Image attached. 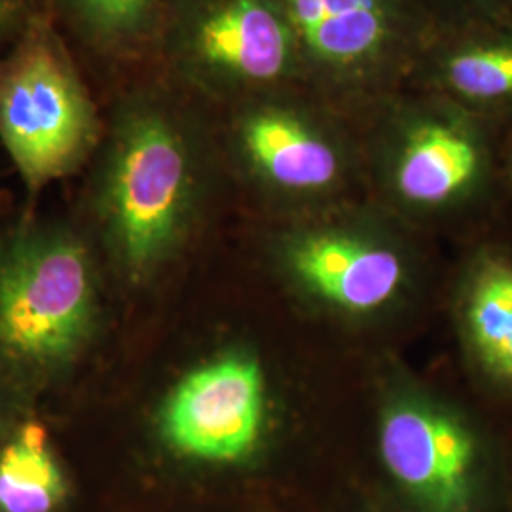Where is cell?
I'll use <instances>...</instances> for the list:
<instances>
[{"mask_svg": "<svg viewBox=\"0 0 512 512\" xmlns=\"http://www.w3.org/2000/svg\"><path fill=\"white\" fill-rule=\"evenodd\" d=\"M296 277L332 306L353 313L380 310L401 291V256L361 239L321 234L300 241L291 253Z\"/></svg>", "mask_w": 512, "mask_h": 512, "instance_id": "obj_6", "label": "cell"}, {"mask_svg": "<svg viewBox=\"0 0 512 512\" xmlns=\"http://www.w3.org/2000/svg\"><path fill=\"white\" fill-rule=\"evenodd\" d=\"M18 6L14 0H0V44L10 35L16 25Z\"/></svg>", "mask_w": 512, "mask_h": 512, "instance_id": "obj_16", "label": "cell"}, {"mask_svg": "<svg viewBox=\"0 0 512 512\" xmlns=\"http://www.w3.org/2000/svg\"><path fill=\"white\" fill-rule=\"evenodd\" d=\"M190 46L211 71L272 80L289 61V33L262 0H224L196 19Z\"/></svg>", "mask_w": 512, "mask_h": 512, "instance_id": "obj_7", "label": "cell"}, {"mask_svg": "<svg viewBox=\"0 0 512 512\" xmlns=\"http://www.w3.org/2000/svg\"><path fill=\"white\" fill-rule=\"evenodd\" d=\"M459 315L467 348L480 372L512 393L511 258H476L463 285Z\"/></svg>", "mask_w": 512, "mask_h": 512, "instance_id": "obj_8", "label": "cell"}, {"mask_svg": "<svg viewBox=\"0 0 512 512\" xmlns=\"http://www.w3.org/2000/svg\"><path fill=\"white\" fill-rule=\"evenodd\" d=\"M192 162L181 131L156 110L122 112L95 186V219L114 268L129 283L154 274L183 234Z\"/></svg>", "mask_w": 512, "mask_h": 512, "instance_id": "obj_2", "label": "cell"}, {"mask_svg": "<svg viewBox=\"0 0 512 512\" xmlns=\"http://www.w3.org/2000/svg\"><path fill=\"white\" fill-rule=\"evenodd\" d=\"M101 137L92 97L54 29L33 19L0 57V141L27 190L69 177Z\"/></svg>", "mask_w": 512, "mask_h": 512, "instance_id": "obj_3", "label": "cell"}, {"mask_svg": "<svg viewBox=\"0 0 512 512\" xmlns=\"http://www.w3.org/2000/svg\"><path fill=\"white\" fill-rule=\"evenodd\" d=\"M450 86L475 101L512 97V42L484 44L454 55L446 65Z\"/></svg>", "mask_w": 512, "mask_h": 512, "instance_id": "obj_13", "label": "cell"}, {"mask_svg": "<svg viewBox=\"0 0 512 512\" xmlns=\"http://www.w3.org/2000/svg\"><path fill=\"white\" fill-rule=\"evenodd\" d=\"M378 456L401 512H497L494 446L456 408L421 397L385 406Z\"/></svg>", "mask_w": 512, "mask_h": 512, "instance_id": "obj_4", "label": "cell"}, {"mask_svg": "<svg viewBox=\"0 0 512 512\" xmlns=\"http://www.w3.org/2000/svg\"><path fill=\"white\" fill-rule=\"evenodd\" d=\"M266 420L262 368L226 353L186 374L160 412V439L179 463L207 471L253 465Z\"/></svg>", "mask_w": 512, "mask_h": 512, "instance_id": "obj_5", "label": "cell"}, {"mask_svg": "<svg viewBox=\"0 0 512 512\" xmlns=\"http://www.w3.org/2000/svg\"><path fill=\"white\" fill-rule=\"evenodd\" d=\"M74 478L48 429L23 418L0 446V512H69Z\"/></svg>", "mask_w": 512, "mask_h": 512, "instance_id": "obj_9", "label": "cell"}, {"mask_svg": "<svg viewBox=\"0 0 512 512\" xmlns=\"http://www.w3.org/2000/svg\"><path fill=\"white\" fill-rule=\"evenodd\" d=\"M101 323L97 260L61 224H25L0 241V385L33 401L61 382Z\"/></svg>", "mask_w": 512, "mask_h": 512, "instance_id": "obj_1", "label": "cell"}, {"mask_svg": "<svg viewBox=\"0 0 512 512\" xmlns=\"http://www.w3.org/2000/svg\"><path fill=\"white\" fill-rule=\"evenodd\" d=\"M365 512H382V511H365Z\"/></svg>", "mask_w": 512, "mask_h": 512, "instance_id": "obj_17", "label": "cell"}, {"mask_svg": "<svg viewBox=\"0 0 512 512\" xmlns=\"http://www.w3.org/2000/svg\"><path fill=\"white\" fill-rule=\"evenodd\" d=\"M482 148L467 131L431 124L404 147L397 186L408 202L440 205L463 196L482 173Z\"/></svg>", "mask_w": 512, "mask_h": 512, "instance_id": "obj_10", "label": "cell"}, {"mask_svg": "<svg viewBox=\"0 0 512 512\" xmlns=\"http://www.w3.org/2000/svg\"><path fill=\"white\" fill-rule=\"evenodd\" d=\"M74 12L101 44H118L139 33L156 0H71Z\"/></svg>", "mask_w": 512, "mask_h": 512, "instance_id": "obj_14", "label": "cell"}, {"mask_svg": "<svg viewBox=\"0 0 512 512\" xmlns=\"http://www.w3.org/2000/svg\"><path fill=\"white\" fill-rule=\"evenodd\" d=\"M311 50L330 63H353L372 54L387 35L380 0H287Z\"/></svg>", "mask_w": 512, "mask_h": 512, "instance_id": "obj_12", "label": "cell"}, {"mask_svg": "<svg viewBox=\"0 0 512 512\" xmlns=\"http://www.w3.org/2000/svg\"><path fill=\"white\" fill-rule=\"evenodd\" d=\"M29 404L31 403L19 397L18 393L0 385V446L18 427L19 421L27 418Z\"/></svg>", "mask_w": 512, "mask_h": 512, "instance_id": "obj_15", "label": "cell"}, {"mask_svg": "<svg viewBox=\"0 0 512 512\" xmlns=\"http://www.w3.org/2000/svg\"><path fill=\"white\" fill-rule=\"evenodd\" d=\"M243 143L275 184L293 190H319L338 175V156L300 122L281 114H260L247 122Z\"/></svg>", "mask_w": 512, "mask_h": 512, "instance_id": "obj_11", "label": "cell"}]
</instances>
